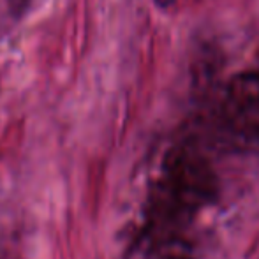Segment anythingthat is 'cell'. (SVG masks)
Segmentation results:
<instances>
[{
    "instance_id": "1",
    "label": "cell",
    "mask_w": 259,
    "mask_h": 259,
    "mask_svg": "<svg viewBox=\"0 0 259 259\" xmlns=\"http://www.w3.org/2000/svg\"><path fill=\"white\" fill-rule=\"evenodd\" d=\"M9 4H11V11H13L16 16H20V14H23L25 11L28 9L32 0H9Z\"/></svg>"
}]
</instances>
